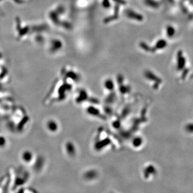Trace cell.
Listing matches in <instances>:
<instances>
[{
	"mask_svg": "<svg viewBox=\"0 0 193 193\" xmlns=\"http://www.w3.org/2000/svg\"><path fill=\"white\" fill-rule=\"evenodd\" d=\"M126 15L128 16V18H132V19H134V20H141L143 19V17L141 15L136 13H135V12L132 11V10H128L126 11Z\"/></svg>",
	"mask_w": 193,
	"mask_h": 193,
	"instance_id": "cell-1",
	"label": "cell"
},
{
	"mask_svg": "<svg viewBox=\"0 0 193 193\" xmlns=\"http://www.w3.org/2000/svg\"><path fill=\"white\" fill-rule=\"evenodd\" d=\"M166 46V42L164 40H160L157 43L154 49L155 50L162 49L163 48L165 47Z\"/></svg>",
	"mask_w": 193,
	"mask_h": 193,
	"instance_id": "cell-2",
	"label": "cell"
},
{
	"mask_svg": "<svg viewBox=\"0 0 193 193\" xmlns=\"http://www.w3.org/2000/svg\"><path fill=\"white\" fill-rule=\"evenodd\" d=\"M185 62V59L184 57H183L182 54V53H179L178 55V65L181 67L183 65H184V63Z\"/></svg>",
	"mask_w": 193,
	"mask_h": 193,
	"instance_id": "cell-3",
	"label": "cell"
},
{
	"mask_svg": "<svg viewBox=\"0 0 193 193\" xmlns=\"http://www.w3.org/2000/svg\"><path fill=\"white\" fill-rule=\"evenodd\" d=\"M166 32H167V35L169 37H172L173 36L174 32H175V31L173 27L172 26H168L166 29Z\"/></svg>",
	"mask_w": 193,
	"mask_h": 193,
	"instance_id": "cell-4",
	"label": "cell"
},
{
	"mask_svg": "<svg viewBox=\"0 0 193 193\" xmlns=\"http://www.w3.org/2000/svg\"><path fill=\"white\" fill-rule=\"evenodd\" d=\"M103 5H104L105 7H109V1L108 0H105L104 2H103Z\"/></svg>",
	"mask_w": 193,
	"mask_h": 193,
	"instance_id": "cell-5",
	"label": "cell"
}]
</instances>
